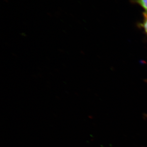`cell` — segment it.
Instances as JSON below:
<instances>
[{
    "label": "cell",
    "mask_w": 147,
    "mask_h": 147,
    "mask_svg": "<svg viewBox=\"0 0 147 147\" xmlns=\"http://www.w3.org/2000/svg\"><path fill=\"white\" fill-rule=\"evenodd\" d=\"M143 27L145 32L147 34V11L144 13V20L143 22Z\"/></svg>",
    "instance_id": "cell-2"
},
{
    "label": "cell",
    "mask_w": 147,
    "mask_h": 147,
    "mask_svg": "<svg viewBox=\"0 0 147 147\" xmlns=\"http://www.w3.org/2000/svg\"><path fill=\"white\" fill-rule=\"evenodd\" d=\"M137 2L147 11V0H137Z\"/></svg>",
    "instance_id": "cell-1"
}]
</instances>
